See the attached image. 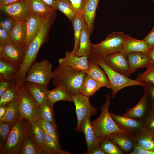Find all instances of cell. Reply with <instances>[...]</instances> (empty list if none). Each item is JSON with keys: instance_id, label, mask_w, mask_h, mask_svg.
I'll return each mask as SVG.
<instances>
[{"instance_id": "obj_1", "label": "cell", "mask_w": 154, "mask_h": 154, "mask_svg": "<svg viewBox=\"0 0 154 154\" xmlns=\"http://www.w3.org/2000/svg\"><path fill=\"white\" fill-rule=\"evenodd\" d=\"M56 17V10L47 16L40 31L26 48L23 61L17 73L21 78L25 77L27 71L36 61L38 51L48 38L49 30Z\"/></svg>"}, {"instance_id": "obj_2", "label": "cell", "mask_w": 154, "mask_h": 154, "mask_svg": "<svg viewBox=\"0 0 154 154\" xmlns=\"http://www.w3.org/2000/svg\"><path fill=\"white\" fill-rule=\"evenodd\" d=\"M53 72L52 79L55 87L62 86L72 96L80 92L85 72L61 64Z\"/></svg>"}, {"instance_id": "obj_3", "label": "cell", "mask_w": 154, "mask_h": 154, "mask_svg": "<svg viewBox=\"0 0 154 154\" xmlns=\"http://www.w3.org/2000/svg\"><path fill=\"white\" fill-rule=\"evenodd\" d=\"M30 127L31 121L20 117L12 127L6 143L0 148V154H19Z\"/></svg>"}, {"instance_id": "obj_4", "label": "cell", "mask_w": 154, "mask_h": 154, "mask_svg": "<svg viewBox=\"0 0 154 154\" xmlns=\"http://www.w3.org/2000/svg\"><path fill=\"white\" fill-rule=\"evenodd\" d=\"M112 98V96L106 94L105 101L100 108L101 112L100 116L96 119L90 121L94 131L100 142L111 134L125 132L119 128L111 116L109 108Z\"/></svg>"}, {"instance_id": "obj_5", "label": "cell", "mask_w": 154, "mask_h": 154, "mask_svg": "<svg viewBox=\"0 0 154 154\" xmlns=\"http://www.w3.org/2000/svg\"><path fill=\"white\" fill-rule=\"evenodd\" d=\"M89 59L98 65L104 70L109 79L112 90V97H115L117 92L129 86H142L146 82L138 81L129 78L114 70L104 61L101 58L88 56Z\"/></svg>"}, {"instance_id": "obj_6", "label": "cell", "mask_w": 154, "mask_h": 154, "mask_svg": "<svg viewBox=\"0 0 154 154\" xmlns=\"http://www.w3.org/2000/svg\"><path fill=\"white\" fill-rule=\"evenodd\" d=\"M130 36L121 32H114L97 44L91 45V54L89 56L102 58L122 50L125 42Z\"/></svg>"}, {"instance_id": "obj_7", "label": "cell", "mask_w": 154, "mask_h": 154, "mask_svg": "<svg viewBox=\"0 0 154 154\" xmlns=\"http://www.w3.org/2000/svg\"><path fill=\"white\" fill-rule=\"evenodd\" d=\"M52 68V64L47 59L39 62L36 61L28 70L25 82L37 83L48 88L53 75Z\"/></svg>"}, {"instance_id": "obj_8", "label": "cell", "mask_w": 154, "mask_h": 154, "mask_svg": "<svg viewBox=\"0 0 154 154\" xmlns=\"http://www.w3.org/2000/svg\"><path fill=\"white\" fill-rule=\"evenodd\" d=\"M16 100L17 103L20 117L30 121L37 119V109L38 105L37 102L24 85L18 89Z\"/></svg>"}, {"instance_id": "obj_9", "label": "cell", "mask_w": 154, "mask_h": 154, "mask_svg": "<svg viewBox=\"0 0 154 154\" xmlns=\"http://www.w3.org/2000/svg\"><path fill=\"white\" fill-rule=\"evenodd\" d=\"M90 98L80 92L72 96L77 118L76 130L77 132H80L82 123L86 117H91L97 114L98 109L91 104Z\"/></svg>"}, {"instance_id": "obj_10", "label": "cell", "mask_w": 154, "mask_h": 154, "mask_svg": "<svg viewBox=\"0 0 154 154\" xmlns=\"http://www.w3.org/2000/svg\"><path fill=\"white\" fill-rule=\"evenodd\" d=\"M25 50L12 43L4 45L0 44V58L19 67L24 58Z\"/></svg>"}, {"instance_id": "obj_11", "label": "cell", "mask_w": 154, "mask_h": 154, "mask_svg": "<svg viewBox=\"0 0 154 154\" xmlns=\"http://www.w3.org/2000/svg\"><path fill=\"white\" fill-rule=\"evenodd\" d=\"M102 58L108 65L119 73L128 77L131 74L127 54L120 51L109 54Z\"/></svg>"}, {"instance_id": "obj_12", "label": "cell", "mask_w": 154, "mask_h": 154, "mask_svg": "<svg viewBox=\"0 0 154 154\" xmlns=\"http://www.w3.org/2000/svg\"><path fill=\"white\" fill-rule=\"evenodd\" d=\"M112 119L119 128L124 131L136 137L144 128V123L132 118L110 112Z\"/></svg>"}, {"instance_id": "obj_13", "label": "cell", "mask_w": 154, "mask_h": 154, "mask_svg": "<svg viewBox=\"0 0 154 154\" xmlns=\"http://www.w3.org/2000/svg\"><path fill=\"white\" fill-rule=\"evenodd\" d=\"M48 16L39 15L30 13L25 21L26 35L24 45L25 50L40 31Z\"/></svg>"}, {"instance_id": "obj_14", "label": "cell", "mask_w": 154, "mask_h": 154, "mask_svg": "<svg viewBox=\"0 0 154 154\" xmlns=\"http://www.w3.org/2000/svg\"><path fill=\"white\" fill-rule=\"evenodd\" d=\"M1 12L11 17L16 22L25 21L30 13L25 0H22L0 7Z\"/></svg>"}, {"instance_id": "obj_15", "label": "cell", "mask_w": 154, "mask_h": 154, "mask_svg": "<svg viewBox=\"0 0 154 154\" xmlns=\"http://www.w3.org/2000/svg\"><path fill=\"white\" fill-rule=\"evenodd\" d=\"M149 100L147 94L144 92L137 104L133 108L127 110L122 115L144 123L151 109Z\"/></svg>"}, {"instance_id": "obj_16", "label": "cell", "mask_w": 154, "mask_h": 154, "mask_svg": "<svg viewBox=\"0 0 154 154\" xmlns=\"http://www.w3.org/2000/svg\"><path fill=\"white\" fill-rule=\"evenodd\" d=\"M124 154H130L136 145L137 137L126 132L114 133L108 136Z\"/></svg>"}, {"instance_id": "obj_17", "label": "cell", "mask_w": 154, "mask_h": 154, "mask_svg": "<svg viewBox=\"0 0 154 154\" xmlns=\"http://www.w3.org/2000/svg\"><path fill=\"white\" fill-rule=\"evenodd\" d=\"M64 58L58 60L59 64L68 66L73 69L86 73L88 69L89 60L88 56H78L72 51H67Z\"/></svg>"}, {"instance_id": "obj_18", "label": "cell", "mask_w": 154, "mask_h": 154, "mask_svg": "<svg viewBox=\"0 0 154 154\" xmlns=\"http://www.w3.org/2000/svg\"><path fill=\"white\" fill-rule=\"evenodd\" d=\"M90 117L88 116L82 121L80 132H82L85 136L87 146L86 154H90L93 149L99 145L100 141L95 133L92 127Z\"/></svg>"}, {"instance_id": "obj_19", "label": "cell", "mask_w": 154, "mask_h": 154, "mask_svg": "<svg viewBox=\"0 0 154 154\" xmlns=\"http://www.w3.org/2000/svg\"><path fill=\"white\" fill-rule=\"evenodd\" d=\"M99 0H86L81 15L83 17L86 25L90 35L94 29L96 11Z\"/></svg>"}, {"instance_id": "obj_20", "label": "cell", "mask_w": 154, "mask_h": 154, "mask_svg": "<svg viewBox=\"0 0 154 154\" xmlns=\"http://www.w3.org/2000/svg\"><path fill=\"white\" fill-rule=\"evenodd\" d=\"M26 35L25 21L17 22L13 28L8 33L9 38L11 42L24 49V45Z\"/></svg>"}, {"instance_id": "obj_21", "label": "cell", "mask_w": 154, "mask_h": 154, "mask_svg": "<svg viewBox=\"0 0 154 154\" xmlns=\"http://www.w3.org/2000/svg\"><path fill=\"white\" fill-rule=\"evenodd\" d=\"M127 56L131 74L139 68H147L150 64L147 52H136L129 54Z\"/></svg>"}, {"instance_id": "obj_22", "label": "cell", "mask_w": 154, "mask_h": 154, "mask_svg": "<svg viewBox=\"0 0 154 154\" xmlns=\"http://www.w3.org/2000/svg\"><path fill=\"white\" fill-rule=\"evenodd\" d=\"M24 86L33 97L38 106L47 101V88L42 85L30 82H25Z\"/></svg>"}, {"instance_id": "obj_23", "label": "cell", "mask_w": 154, "mask_h": 154, "mask_svg": "<svg viewBox=\"0 0 154 154\" xmlns=\"http://www.w3.org/2000/svg\"><path fill=\"white\" fill-rule=\"evenodd\" d=\"M149 49L143 39L137 40L129 36L125 42L121 52L127 54L136 52H147Z\"/></svg>"}, {"instance_id": "obj_24", "label": "cell", "mask_w": 154, "mask_h": 154, "mask_svg": "<svg viewBox=\"0 0 154 154\" xmlns=\"http://www.w3.org/2000/svg\"><path fill=\"white\" fill-rule=\"evenodd\" d=\"M72 96L61 85L48 90L47 93V100L53 104L60 101L73 102Z\"/></svg>"}, {"instance_id": "obj_25", "label": "cell", "mask_w": 154, "mask_h": 154, "mask_svg": "<svg viewBox=\"0 0 154 154\" xmlns=\"http://www.w3.org/2000/svg\"><path fill=\"white\" fill-rule=\"evenodd\" d=\"M103 87H105L104 84L94 79L86 73L80 92L90 97Z\"/></svg>"}, {"instance_id": "obj_26", "label": "cell", "mask_w": 154, "mask_h": 154, "mask_svg": "<svg viewBox=\"0 0 154 154\" xmlns=\"http://www.w3.org/2000/svg\"><path fill=\"white\" fill-rule=\"evenodd\" d=\"M102 69L97 64L89 60L88 69L86 73L94 79L104 84L105 87L111 89L108 78Z\"/></svg>"}, {"instance_id": "obj_27", "label": "cell", "mask_w": 154, "mask_h": 154, "mask_svg": "<svg viewBox=\"0 0 154 154\" xmlns=\"http://www.w3.org/2000/svg\"><path fill=\"white\" fill-rule=\"evenodd\" d=\"M89 29L86 23L84 25L81 35L80 45L76 54L78 56H88L91 53V45Z\"/></svg>"}, {"instance_id": "obj_28", "label": "cell", "mask_w": 154, "mask_h": 154, "mask_svg": "<svg viewBox=\"0 0 154 154\" xmlns=\"http://www.w3.org/2000/svg\"><path fill=\"white\" fill-rule=\"evenodd\" d=\"M71 22L73 29L74 40V47L72 51L76 54L79 47L81 35L85 23L83 17L80 14H78Z\"/></svg>"}, {"instance_id": "obj_29", "label": "cell", "mask_w": 154, "mask_h": 154, "mask_svg": "<svg viewBox=\"0 0 154 154\" xmlns=\"http://www.w3.org/2000/svg\"><path fill=\"white\" fill-rule=\"evenodd\" d=\"M54 105L47 100L39 106L36 111L37 118L56 125L54 117Z\"/></svg>"}, {"instance_id": "obj_30", "label": "cell", "mask_w": 154, "mask_h": 154, "mask_svg": "<svg viewBox=\"0 0 154 154\" xmlns=\"http://www.w3.org/2000/svg\"><path fill=\"white\" fill-rule=\"evenodd\" d=\"M30 12L40 16H47L54 10L40 0H25Z\"/></svg>"}, {"instance_id": "obj_31", "label": "cell", "mask_w": 154, "mask_h": 154, "mask_svg": "<svg viewBox=\"0 0 154 154\" xmlns=\"http://www.w3.org/2000/svg\"><path fill=\"white\" fill-rule=\"evenodd\" d=\"M41 154V151L37 142L29 131L24 139L19 154Z\"/></svg>"}, {"instance_id": "obj_32", "label": "cell", "mask_w": 154, "mask_h": 154, "mask_svg": "<svg viewBox=\"0 0 154 154\" xmlns=\"http://www.w3.org/2000/svg\"><path fill=\"white\" fill-rule=\"evenodd\" d=\"M20 67L0 58V80H14Z\"/></svg>"}, {"instance_id": "obj_33", "label": "cell", "mask_w": 154, "mask_h": 154, "mask_svg": "<svg viewBox=\"0 0 154 154\" xmlns=\"http://www.w3.org/2000/svg\"><path fill=\"white\" fill-rule=\"evenodd\" d=\"M6 105V113L5 116L0 120V121L15 124L20 118L17 103L15 100Z\"/></svg>"}, {"instance_id": "obj_34", "label": "cell", "mask_w": 154, "mask_h": 154, "mask_svg": "<svg viewBox=\"0 0 154 154\" xmlns=\"http://www.w3.org/2000/svg\"><path fill=\"white\" fill-rule=\"evenodd\" d=\"M44 131V137L42 147V154H58L62 149L54 139Z\"/></svg>"}, {"instance_id": "obj_35", "label": "cell", "mask_w": 154, "mask_h": 154, "mask_svg": "<svg viewBox=\"0 0 154 154\" xmlns=\"http://www.w3.org/2000/svg\"><path fill=\"white\" fill-rule=\"evenodd\" d=\"M153 135L148 131L143 129L137 137L136 145L143 149L154 151Z\"/></svg>"}, {"instance_id": "obj_36", "label": "cell", "mask_w": 154, "mask_h": 154, "mask_svg": "<svg viewBox=\"0 0 154 154\" xmlns=\"http://www.w3.org/2000/svg\"><path fill=\"white\" fill-rule=\"evenodd\" d=\"M30 131L37 142L42 154L44 131L37 119L33 120L31 121Z\"/></svg>"}, {"instance_id": "obj_37", "label": "cell", "mask_w": 154, "mask_h": 154, "mask_svg": "<svg viewBox=\"0 0 154 154\" xmlns=\"http://www.w3.org/2000/svg\"><path fill=\"white\" fill-rule=\"evenodd\" d=\"M54 9L61 11L71 21L78 14L67 0H57Z\"/></svg>"}, {"instance_id": "obj_38", "label": "cell", "mask_w": 154, "mask_h": 154, "mask_svg": "<svg viewBox=\"0 0 154 154\" xmlns=\"http://www.w3.org/2000/svg\"><path fill=\"white\" fill-rule=\"evenodd\" d=\"M99 145L106 154H124L117 145L107 136L100 141Z\"/></svg>"}, {"instance_id": "obj_39", "label": "cell", "mask_w": 154, "mask_h": 154, "mask_svg": "<svg viewBox=\"0 0 154 154\" xmlns=\"http://www.w3.org/2000/svg\"><path fill=\"white\" fill-rule=\"evenodd\" d=\"M37 119L43 130L52 137L58 145L61 146L56 125L39 118Z\"/></svg>"}, {"instance_id": "obj_40", "label": "cell", "mask_w": 154, "mask_h": 154, "mask_svg": "<svg viewBox=\"0 0 154 154\" xmlns=\"http://www.w3.org/2000/svg\"><path fill=\"white\" fill-rule=\"evenodd\" d=\"M18 89L14 85L5 91L0 97V107L16 100Z\"/></svg>"}, {"instance_id": "obj_41", "label": "cell", "mask_w": 154, "mask_h": 154, "mask_svg": "<svg viewBox=\"0 0 154 154\" xmlns=\"http://www.w3.org/2000/svg\"><path fill=\"white\" fill-rule=\"evenodd\" d=\"M146 68L145 72L137 75L135 80L154 84V66L150 63Z\"/></svg>"}, {"instance_id": "obj_42", "label": "cell", "mask_w": 154, "mask_h": 154, "mask_svg": "<svg viewBox=\"0 0 154 154\" xmlns=\"http://www.w3.org/2000/svg\"><path fill=\"white\" fill-rule=\"evenodd\" d=\"M15 124L0 121V148L5 143Z\"/></svg>"}, {"instance_id": "obj_43", "label": "cell", "mask_w": 154, "mask_h": 154, "mask_svg": "<svg viewBox=\"0 0 154 154\" xmlns=\"http://www.w3.org/2000/svg\"><path fill=\"white\" fill-rule=\"evenodd\" d=\"M6 16L1 18L0 22V28L8 33L13 28L17 22L10 16L6 15Z\"/></svg>"}, {"instance_id": "obj_44", "label": "cell", "mask_w": 154, "mask_h": 154, "mask_svg": "<svg viewBox=\"0 0 154 154\" xmlns=\"http://www.w3.org/2000/svg\"><path fill=\"white\" fill-rule=\"evenodd\" d=\"M142 87L149 98L151 107V110L154 111V84L146 82Z\"/></svg>"}, {"instance_id": "obj_45", "label": "cell", "mask_w": 154, "mask_h": 154, "mask_svg": "<svg viewBox=\"0 0 154 154\" xmlns=\"http://www.w3.org/2000/svg\"><path fill=\"white\" fill-rule=\"evenodd\" d=\"M143 129L154 134V111L151 110L145 120Z\"/></svg>"}, {"instance_id": "obj_46", "label": "cell", "mask_w": 154, "mask_h": 154, "mask_svg": "<svg viewBox=\"0 0 154 154\" xmlns=\"http://www.w3.org/2000/svg\"><path fill=\"white\" fill-rule=\"evenodd\" d=\"M78 14H81L86 0H67Z\"/></svg>"}, {"instance_id": "obj_47", "label": "cell", "mask_w": 154, "mask_h": 154, "mask_svg": "<svg viewBox=\"0 0 154 154\" xmlns=\"http://www.w3.org/2000/svg\"><path fill=\"white\" fill-rule=\"evenodd\" d=\"M14 85H15L14 80H0V97L5 90Z\"/></svg>"}, {"instance_id": "obj_48", "label": "cell", "mask_w": 154, "mask_h": 154, "mask_svg": "<svg viewBox=\"0 0 154 154\" xmlns=\"http://www.w3.org/2000/svg\"><path fill=\"white\" fill-rule=\"evenodd\" d=\"M12 43L8 37V33L4 30L0 28V43L3 45Z\"/></svg>"}, {"instance_id": "obj_49", "label": "cell", "mask_w": 154, "mask_h": 154, "mask_svg": "<svg viewBox=\"0 0 154 154\" xmlns=\"http://www.w3.org/2000/svg\"><path fill=\"white\" fill-rule=\"evenodd\" d=\"M143 39L150 48L154 47V26L151 32Z\"/></svg>"}, {"instance_id": "obj_50", "label": "cell", "mask_w": 154, "mask_h": 154, "mask_svg": "<svg viewBox=\"0 0 154 154\" xmlns=\"http://www.w3.org/2000/svg\"><path fill=\"white\" fill-rule=\"evenodd\" d=\"M130 154H154V151L145 149L136 145Z\"/></svg>"}, {"instance_id": "obj_51", "label": "cell", "mask_w": 154, "mask_h": 154, "mask_svg": "<svg viewBox=\"0 0 154 154\" xmlns=\"http://www.w3.org/2000/svg\"><path fill=\"white\" fill-rule=\"evenodd\" d=\"M150 63L154 66V47L150 48L147 52Z\"/></svg>"}, {"instance_id": "obj_52", "label": "cell", "mask_w": 154, "mask_h": 154, "mask_svg": "<svg viewBox=\"0 0 154 154\" xmlns=\"http://www.w3.org/2000/svg\"><path fill=\"white\" fill-rule=\"evenodd\" d=\"M52 9H54L57 0H40Z\"/></svg>"}, {"instance_id": "obj_53", "label": "cell", "mask_w": 154, "mask_h": 154, "mask_svg": "<svg viewBox=\"0 0 154 154\" xmlns=\"http://www.w3.org/2000/svg\"><path fill=\"white\" fill-rule=\"evenodd\" d=\"M90 154H106V153L101 148L99 145L93 149Z\"/></svg>"}, {"instance_id": "obj_54", "label": "cell", "mask_w": 154, "mask_h": 154, "mask_svg": "<svg viewBox=\"0 0 154 154\" xmlns=\"http://www.w3.org/2000/svg\"><path fill=\"white\" fill-rule=\"evenodd\" d=\"M22 0H2L0 2V7L5 5L19 1Z\"/></svg>"}, {"instance_id": "obj_55", "label": "cell", "mask_w": 154, "mask_h": 154, "mask_svg": "<svg viewBox=\"0 0 154 154\" xmlns=\"http://www.w3.org/2000/svg\"><path fill=\"white\" fill-rule=\"evenodd\" d=\"M7 106L6 105L0 107V120L5 116L6 112Z\"/></svg>"}, {"instance_id": "obj_56", "label": "cell", "mask_w": 154, "mask_h": 154, "mask_svg": "<svg viewBox=\"0 0 154 154\" xmlns=\"http://www.w3.org/2000/svg\"><path fill=\"white\" fill-rule=\"evenodd\" d=\"M72 153H70L66 151H64L61 149L59 151L58 154H70Z\"/></svg>"}, {"instance_id": "obj_57", "label": "cell", "mask_w": 154, "mask_h": 154, "mask_svg": "<svg viewBox=\"0 0 154 154\" xmlns=\"http://www.w3.org/2000/svg\"><path fill=\"white\" fill-rule=\"evenodd\" d=\"M153 139L154 141V134H153Z\"/></svg>"}, {"instance_id": "obj_58", "label": "cell", "mask_w": 154, "mask_h": 154, "mask_svg": "<svg viewBox=\"0 0 154 154\" xmlns=\"http://www.w3.org/2000/svg\"><path fill=\"white\" fill-rule=\"evenodd\" d=\"M151 0L152 1H154V0Z\"/></svg>"}, {"instance_id": "obj_59", "label": "cell", "mask_w": 154, "mask_h": 154, "mask_svg": "<svg viewBox=\"0 0 154 154\" xmlns=\"http://www.w3.org/2000/svg\"><path fill=\"white\" fill-rule=\"evenodd\" d=\"M2 0H0V2H1V1Z\"/></svg>"}]
</instances>
